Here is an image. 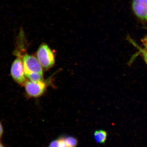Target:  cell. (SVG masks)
Listing matches in <instances>:
<instances>
[{
  "mask_svg": "<svg viewBox=\"0 0 147 147\" xmlns=\"http://www.w3.org/2000/svg\"><path fill=\"white\" fill-rule=\"evenodd\" d=\"M37 57L43 68L48 69L52 67L55 63V57L53 51L45 43L40 46L37 51Z\"/></svg>",
  "mask_w": 147,
  "mask_h": 147,
  "instance_id": "obj_1",
  "label": "cell"
},
{
  "mask_svg": "<svg viewBox=\"0 0 147 147\" xmlns=\"http://www.w3.org/2000/svg\"><path fill=\"white\" fill-rule=\"evenodd\" d=\"M25 76L32 73H39L43 75L42 66L37 58L26 54L23 59Z\"/></svg>",
  "mask_w": 147,
  "mask_h": 147,
  "instance_id": "obj_2",
  "label": "cell"
},
{
  "mask_svg": "<svg viewBox=\"0 0 147 147\" xmlns=\"http://www.w3.org/2000/svg\"><path fill=\"white\" fill-rule=\"evenodd\" d=\"M13 62L11 69V74L13 80L18 84H23L26 82L24 64L20 54Z\"/></svg>",
  "mask_w": 147,
  "mask_h": 147,
  "instance_id": "obj_3",
  "label": "cell"
},
{
  "mask_svg": "<svg viewBox=\"0 0 147 147\" xmlns=\"http://www.w3.org/2000/svg\"><path fill=\"white\" fill-rule=\"evenodd\" d=\"M46 88L45 82H28L25 84V89L27 94L32 97H38L42 95Z\"/></svg>",
  "mask_w": 147,
  "mask_h": 147,
  "instance_id": "obj_4",
  "label": "cell"
},
{
  "mask_svg": "<svg viewBox=\"0 0 147 147\" xmlns=\"http://www.w3.org/2000/svg\"><path fill=\"white\" fill-rule=\"evenodd\" d=\"M132 9L137 17L147 21V0H132Z\"/></svg>",
  "mask_w": 147,
  "mask_h": 147,
  "instance_id": "obj_5",
  "label": "cell"
},
{
  "mask_svg": "<svg viewBox=\"0 0 147 147\" xmlns=\"http://www.w3.org/2000/svg\"><path fill=\"white\" fill-rule=\"evenodd\" d=\"M94 135L96 142L99 144H104L108 136L107 132L103 130H96L95 131Z\"/></svg>",
  "mask_w": 147,
  "mask_h": 147,
  "instance_id": "obj_6",
  "label": "cell"
},
{
  "mask_svg": "<svg viewBox=\"0 0 147 147\" xmlns=\"http://www.w3.org/2000/svg\"><path fill=\"white\" fill-rule=\"evenodd\" d=\"M129 41L132 43V45H134V47H136V48L139 50L138 54L141 55L145 62L147 65V48L146 47L142 48V47H140L139 45H137L136 42H134V40H132L131 38H129Z\"/></svg>",
  "mask_w": 147,
  "mask_h": 147,
  "instance_id": "obj_7",
  "label": "cell"
},
{
  "mask_svg": "<svg viewBox=\"0 0 147 147\" xmlns=\"http://www.w3.org/2000/svg\"><path fill=\"white\" fill-rule=\"evenodd\" d=\"M27 78L31 81L34 82H42L43 80V75L39 73H32L26 75Z\"/></svg>",
  "mask_w": 147,
  "mask_h": 147,
  "instance_id": "obj_8",
  "label": "cell"
},
{
  "mask_svg": "<svg viewBox=\"0 0 147 147\" xmlns=\"http://www.w3.org/2000/svg\"><path fill=\"white\" fill-rule=\"evenodd\" d=\"M65 140L68 147H76L78 144V140L75 137L69 136L65 138Z\"/></svg>",
  "mask_w": 147,
  "mask_h": 147,
  "instance_id": "obj_9",
  "label": "cell"
},
{
  "mask_svg": "<svg viewBox=\"0 0 147 147\" xmlns=\"http://www.w3.org/2000/svg\"><path fill=\"white\" fill-rule=\"evenodd\" d=\"M48 147H60V143L59 139L53 141L50 143Z\"/></svg>",
  "mask_w": 147,
  "mask_h": 147,
  "instance_id": "obj_10",
  "label": "cell"
},
{
  "mask_svg": "<svg viewBox=\"0 0 147 147\" xmlns=\"http://www.w3.org/2000/svg\"><path fill=\"white\" fill-rule=\"evenodd\" d=\"M142 42L145 47L147 48V35L142 39Z\"/></svg>",
  "mask_w": 147,
  "mask_h": 147,
  "instance_id": "obj_11",
  "label": "cell"
},
{
  "mask_svg": "<svg viewBox=\"0 0 147 147\" xmlns=\"http://www.w3.org/2000/svg\"><path fill=\"white\" fill-rule=\"evenodd\" d=\"M4 133L3 127L2 123L0 122V140L2 137Z\"/></svg>",
  "mask_w": 147,
  "mask_h": 147,
  "instance_id": "obj_12",
  "label": "cell"
},
{
  "mask_svg": "<svg viewBox=\"0 0 147 147\" xmlns=\"http://www.w3.org/2000/svg\"><path fill=\"white\" fill-rule=\"evenodd\" d=\"M0 147H5V146L1 142H0Z\"/></svg>",
  "mask_w": 147,
  "mask_h": 147,
  "instance_id": "obj_13",
  "label": "cell"
}]
</instances>
